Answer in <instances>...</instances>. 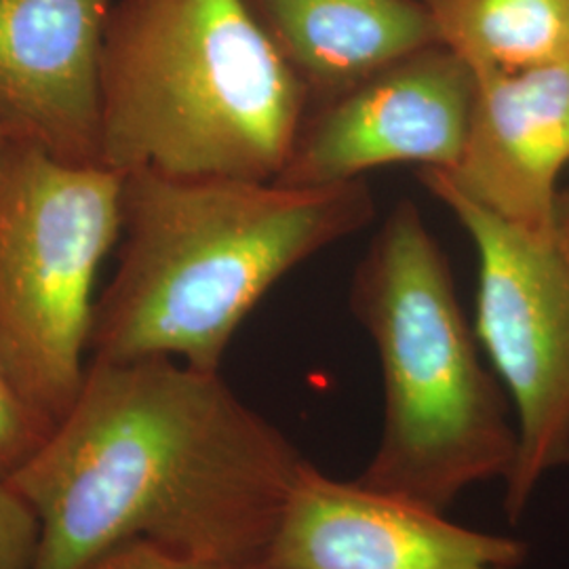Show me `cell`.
I'll return each mask as SVG.
<instances>
[{"mask_svg":"<svg viewBox=\"0 0 569 569\" xmlns=\"http://www.w3.org/2000/svg\"><path fill=\"white\" fill-rule=\"evenodd\" d=\"M350 306L373 340L385 427L359 481L432 510L468 488L507 479L517 425L483 366L448 258L418 204H395L357 266Z\"/></svg>","mask_w":569,"mask_h":569,"instance_id":"cell-4","label":"cell"},{"mask_svg":"<svg viewBox=\"0 0 569 569\" xmlns=\"http://www.w3.org/2000/svg\"><path fill=\"white\" fill-rule=\"evenodd\" d=\"M439 44L475 79L569 60V0H425Z\"/></svg>","mask_w":569,"mask_h":569,"instance_id":"cell-12","label":"cell"},{"mask_svg":"<svg viewBox=\"0 0 569 569\" xmlns=\"http://www.w3.org/2000/svg\"><path fill=\"white\" fill-rule=\"evenodd\" d=\"M7 140H9V138H7V133H4L2 129H0V152H2V148H4V143H7Z\"/></svg>","mask_w":569,"mask_h":569,"instance_id":"cell-17","label":"cell"},{"mask_svg":"<svg viewBox=\"0 0 569 569\" xmlns=\"http://www.w3.org/2000/svg\"><path fill=\"white\" fill-rule=\"evenodd\" d=\"M305 465L220 371L91 361L74 403L7 481L41 519L37 569H84L131 540L264 569Z\"/></svg>","mask_w":569,"mask_h":569,"instance_id":"cell-1","label":"cell"},{"mask_svg":"<svg viewBox=\"0 0 569 569\" xmlns=\"http://www.w3.org/2000/svg\"><path fill=\"white\" fill-rule=\"evenodd\" d=\"M310 106L439 44L425 0H247Z\"/></svg>","mask_w":569,"mask_h":569,"instance_id":"cell-11","label":"cell"},{"mask_svg":"<svg viewBox=\"0 0 569 569\" xmlns=\"http://www.w3.org/2000/svg\"><path fill=\"white\" fill-rule=\"evenodd\" d=\"M373 213L366 180L298 188L122 173L119 268L96 302L93 361L176 359L220 371L266 293Z\"/></svg>","mask_w":569,"mask_h":569,"instance_id":"cell-2","label":"cell"},{"mask_svg":"<svg viewBox=\"0 0 569 569\" xmlns=\"http://www.w3.org/2000/svg\"><path fill=\"white\" fill-rule=\"evenodd\" d=\"M475 96L467 63L441 44L428 47L310 106L274 182H359L390 164L449 171L462 157Z\"/></svg>","mask_w":569,"mask_h":569,"instance_id":"cell-7","label":"cell"},{"mask_svg":"<svg viewBox=\"0 0 569 569\" xmlns=\"http://www.w3.org/2000/svg\"><path fill=\"white\" fill-rule=\"evenodd\" d=\"M422 183L477 249V338L509 392L519 439L505 479V512L517 523L542 479L569 467V253L557 230L507 222L432 169Z\"/></svg>","mask_w":569,"mask_h":569,"instance_id":"cell-6","label":"cell"},{"mask_svg":"<svg viewBox=\"0 0 569 569\" xmlns=\"http://www.w3.org/2000/svg\"><path fill=\"white\" fill-rule=\"evenodd\" d=\"M51 428L0 366V479H9L41 448Z\"/></svg>","mask_w":569,"mask_h":569,"instance_id":"cell-13","label":"cell"},{"mask_svg":"<svg viewBox=\"0 0 569 569\" xmlns=\"http://www.w3.org/2000/svg\"><path fill=\"white\" fill-rule=\"evenodd\" d=\"M117 0H0V129L102 164L103 34Z\"/></svg>","mask_w":569,"mask_h":569,"instance_id":"cell-9","label":"cell"},{"mask_svg":"<svg viewBox=\"0 0 569 569\" xmlns=\"http://www.w3.org/2000/svg\"><path fill=\"white\" fill-rule=\"evenodd\" d=\"M100 93L117 173L277 180L310 108L247 0H117Z\"/></svg>","mask_w":569,"mask_h":569,"instance_id":"cell-3","label":"cell"},{"mask_svg":"<svg viewBox=\"0 0 569 569\" xmlns=\"http://www.w3.org/2000/svg\"><path fill=\"white\" fill-rule=\"evenodd\" d=\"M569 167V60L477 79L460 161L441 173L493 216L557 230L559 178Z\"/></svg>","mask_w":569,"mask_h":569,"instance_id":"cell-10","label":"cell"},{"mask_svg":"<svg viewBox=\"0 0 569 569\" xmlns=\"http://www.w3.org/2000/svg\"><path fill=\"white\" fill-rule=\"evenodd\" d=\"M121 224L122 173L7 140L0 152V366L51 425L84 382L96 279Z\"/></svg>","mask_w":569,"mask_h":569,"instance_id":"cell-5","label":"cell"},{"mask_svg":"<svg viewBox=\"0 0 569 569\" xmlns=\"http://www.w3.org/2000/svg\"><path fill=\"white\" fill-rule=\"evenodd\" d=\"M528 547L451 523L395 493L331 479L306 460L264 569H517Z\"/></svg>","mask_w":569,"mask_h":569,"instance_id":"cell-8","label":"cell"},{"mask_svg":"<svg viewBox=\"0 0 569 569\" xmlns=\"http://www.w3.org/2000/svg\"><path fill=\"white\" fill-rule=\"evenodd\" d=\"M41 519L7 479H0V569H37Z\"/></svg>","mask_w":569,"mask_h":569,"instance_id":"cell-14","label":"cell"},{"mask_svg":"<svg viewBox=\"0 0 569 569\" xmlns=\"http://www.w3.org/2000/svg\"><path fill=\"white\" fill-rule=\"evenodd\" d=\"M557 234L569 253V186L559 194V209H557Z\"/></svg>","mask_w":569,"mask_h":569,"instance_id":"cell-16","label":"cell"},{"mask_svg":"<svg viewBox=\"0 0 569 569\" xmlns=\"http://www.w3.org/2000/svg\"><path fill=\"white\" fill-rule=\"evenodd\" d=\"M84 569H243L190 559L178 552L161 549L146 540H131L117 549L103 552Z\"/></svg>","mask_w":569,"mask_h":569,"instance_id":"cell-15","label":"cell"}]
</instances>
